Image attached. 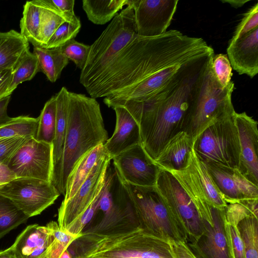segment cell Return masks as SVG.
Segmentation results:
<instances>
[{"mask_svg":"<svg viewBox=\"0 0 258 258\" xmlns=\"http://www.w3.org/2000/svg\"><path fill=\"white\" fill-rule=\"evenodd\" d=\"M108 139L100 107L96 99L69 92L68 121L61 173L64 196L68 177L80 159Z\"/></svg>","mask_w":258,"mask_h":258,"instance_id":"cell-3","label":"cell"},{"mask_svg":"<svg viewBox=\"0 0 258 258\" xmlns=\"http://www.w3.org/2000/svg\"><path fill=\"white\" fill-rule=\"evenodd\" d=\"M74 258H173L168 241L139 226L105 233H82Z\"/></svg>","mask_w":258,"mask_h":258,"instance_id":"cell-4","label":"cell"},{"mask_svg":"<svg viewBox=\"0 0 258 258\" xmlns=\"http://www.w3.org/2000/svg\"><path fill=\"white\" fill-rule=\"evenodd\" d=\"M258 27V3H256L246 13L238 24L230 41H235Z\"/></svg>","mask_w":258,"mask_h":258,"instance_id":"cell-41","label":"cell"},{"mask_svg":"<svg viewBox=\"0 0 258 258\" xmlns=\"http://www.w3.org/2000/svg\"><path fill=\"white\" fill-rule=\"evenodd\" d=\"M41 7L39 42L44 48L51 36L64 22H71L49 5L47 0H37Z\"/></svg>","mask_w":258,"mask_h":258,"instance_id":"cell-30","label":"cell"},{"mask_svg":"<svg viewBox=\"0 0 258 258\" xmlns=\"http://www.w3.org/2000/svg\"><path fill=\"white\" fill-rule=\"evenodd\" d=\"M61 48L69 60L72 61L81 70L83 69L88 57L90 45L79 42L74 39Z\"/></svg>","mask_w":258,"mask_h":258,"instance_id":"cell-38","label":"cell"},{"mask_svg":"<svg viewBox=\"0 0 258 258\" xmlns=\"http://www.w3.org/2000/svg\"><path fill=\"white\" fill-rule=\"evenodd\" d=\"M14 258V257H13Z\"/></svg>","mask_w":258,"mask_h":258,"instance_id":"cell-52","label":"cell"},{"mask_svg":"<svg viewBox=\"0 0 258 258\" xmlns=\"http://www.w3.org/2000/svg\"><path fill=\"white\" fill-rule=\"evenodd\" d=\"M112 109L116 114L115 128L104 144L111 159L141 142L139 125L129 111L122 105Z\"/></svg>","mask_w":258,"mask_h":258,"instance_id":"cell-20","label":"cell"},{"mask_svg":"<svg viewBox=\"0 0 258 258\" xmlns=\"http://www.w3.org/2000/svg\"><path fill=\"white\" fill-rule=\"evenodd\" d=\"M33 53L38 59L40 72L52 83L59 78L63 69L69 63V60L61 47L47 49L34 47Z\"/></svg>","mask_w":258,"mask_h":258,"instance_id":"cell-27","label":"cell"},{"mask_svg":"<svg viewBox=\"0 0 258 258\" xmlns=\"http://www.w3.org/2000/svg\"><path fill=\"white\" fill-rule=\"evenodd\" d=\"M102 188L83 214L69 227L68 231L75 235L82 234L83 229L95 215Z\"/></svg>","mask_w":258,"mask_h":258,"instance_id":"cell-42","label":"cell"},{"mask_svg":"<svg viewBox=\"0 0 258 258\" xmlns=\"http://www.w3.org/2000/svg\"><path fill=\"white\" fill-rule=\"evenodd\" d=\"M212 63L202 92L192 107L186 131L192 139L213 120L235 112L232 103L234 83L231 81L222 88L214 74Z\"/></svg>","mask_w":258,"mask_h":258,"instance_id":"cell-9","label":"cell"},{"mask_svg":"<svg viewBox=\"0 0 258 258\" xmlns=\"http://www.w3.org/2000/svg\"><path fill=\"white\" fill-rule=\"evenodd\" d=\"M39 117L35 137L38 141L52 144L54 140L56 121L55 96H52L44 104Z\"/></svg>","mask_w":258,"mask_h":258,"instance_id":"cell-31","label":"cell"},{"mask_svg":"<svg viewBox=\"0 0 258 258\" xmlns=\"http://www.w3.org/2000/svg\"><path fill=\"white\" fill-rule=\"evenodd\" d=\"M258 200L241 201L227 204L224 210V228L229 258H245L243 242L238 228L246 216H257Z\"/></svg>","mask_w":258,"mask_h":258,"instance_id":"cell-18","label":"cell"},{"mask_svg":"<svg viewBox=\"0 0 258 258\" xmlns=\"http://www.w3.org/2000/svg\"><path fill=\"white\" fill-rule=\"evenodd\" d=\"M212 64L218 83L222 88H226L231 82L232 76V68L227 55L222 53L214 55Z\"/></svg>","mask_w":258,"mask_h":258,"instance_id":"cell-39","label":"cell"},{"mask_svg":"<svg viewBox=\"0 0 258 258\" xmlns=\"http://www.w3.org/2000/svg\"><path fill=\"white\" fill-rule=\"evenodd\" d=\"M224 210L215 208L212 224L202 220L201 235L186 243L197 258H229L224 228Z\"/></svg>","mask_w":258,"mask_h":258,"instance_id":"cell-16","label":"cell"},{"mask_svg":"<svg viewBox=\"0 0 258 258\" xmlns=\"http://www.w3.org/2000/svg\"><path fill=\"white\" fill-rule=\"evenodd\" d=\"M10 99L11 96H8L0 100V124L6 122L11 118L7 114V107Z\"/></svg>","mask_w":258,"mask_h":258,"instance_id":"cell-47","label":"cell"},{"mask_svg":"<svg viewBox=\"0 0 258 258\" xmlns=\"http://www.w3.org/2000/svg\"><path fill=\"white\" fill-rule=\"evenodd\" d=\"M227 52L232 69L239 75L253 78L258 73V27L230 41Z\"/></svg>","mask_w":258,"mask_h":258,"instance_id":"cell-19","label":"cell"},{"mask_svg":"<svg viewBox=\"0 0 258 258\" xmlns=\"http://www.w3.org/2000/svg\"><path fill=\"white\" fill-rule=\"evenodd\" d=\"M188 163L212 206L219 210H224L227 206L225 198L213 181L205 164L196 156L193 148Z\"/></svg>","mask_w":258,"mask_h":258,"instance_id":"cell-26","label":"cell"},{"mask_svg":"<svg viewBox=\"0 0 258 258\" xmlns=\"http://www.w3.org/2000/svg\"><path fill=\"white\" fill-rule=\"evenodd\" d=\"M244 245L245 258H258V219L250 214L238 224Z\"/></svg>","mask_w":258,"mask_h":258,"instance_id":"cell-35","label":"cell"},{"mask_svg":"<svg viewBox=\"0 0 258 258\" xmlns=\"http://www.w3.org/2000/svg\"><path fill=\"white\" fill-rule=\"evenodd\" d=\"M29 218L9 199L0 194V239Z\"/></svg>","mask_w":258,"mask_h":258,"instance_id":"cell-32","label":"cell"},{"mask_svg":"<svg viewBox=\"0 0 258 258\" xmlns=\"http://www.w3.org/2000/svg\"><path fill=\"white\" fill-rule=\"evenodd\" d=\"M13 257V252L11 246L4 250L0 251V258Z\"/></svg>","mask_w":258,"mask_h":258,"instance_id":"cell-49","label":"cell"},{"mask_svg":"<svg viewBox=\"0 0 258 258\" xmlns=\"http://www.w3.org/2000/svg\"><path fill=\"white\" fill-rule=\"evenodd\" d=\"M111 160L109 154L100 159L76 194L68 200L62 202L57 219L60 229L67 230L90 206L103 186Z\"/></svg>","mask_w":258,"mask_h":258,"instance_id":"cell-11","label":"cell"},{"mask_svg":"<svg viewBox=\"0 0 258 258\" xmlns=\"http://www.w3.org/2000/svg\"><path fill=\"white\" fill-rule=\"evenodd\" d=\"M168 242L173 258H197L185 241L169 240Z\"/></svg>","mask_w":258,"mask_h":258,"instance_id":"cell-43","label":"cell"},{"mask_svg":"<svg viewBox=\"0 0 258 258\" xmlns=\"http://www.w3.org/2000/svg\"><path fill=\"white\" fill-rule=\"evenodd\" d=\"M69 92L65 87H62L55 95L56 121L54 138L52 143L53 170L51 183L60 194V178L67 133Z\"/></svg>","mask_w":258,"mask_h":258,"instance_id":"cell-21","label":"cell"},{"mask_svg":"<svg viewBox=\"0 0 258 258\" xmlns=\"http://www.w3.org/2000/svg\"><path fill=\"white\" fill-rule=\"evenodd\" d=\"M136 35L134 10L129 0L127 6L113 18L90 45L88 57L79 79L85 88L102 73L111 60Z\"/></svg>","mask_w":258,"mask_h":258,"instance_id":"cell-5","label":"cell"},{"mask_svg":"<svg viewBox=\"0 0 258 258\" xmlns=\"http://www.w3.org/2000/svg\"><path fill=\"white\" fill-rule=\"evenodd\" d=\"M52 151V144L31 137L17 151L7 166L17 178H33L51 182Z\"/></svg>","mask_w":258,"mask_h":258,"instance_id":"cell-12","label":"cell"},{"mask_svg":"<svg viewBox=\"0 0 258 258\" xmlns=\"http://www.w3.org/2000/svg\"><path fill=\"white\" fill-rule=\"evenodd\" d=\"M221 2L229 4L234 8H239L243 6L245 3L248 2L249 0H221Z\"/></svg>","mask_w":258,"mask_h":258,"instance_id":"cell-48","label":"cell"},{"mask_svg":"<svg viewBox=\"0 0 258 258\" xmlns=\"http://www.w3.org/2000/svg\"><path fill=\"white\" fill-rule=\"evenodd\" d=\"M39 117L20 116L11 117L0 124V138L25 136L35 138Z\"/></svg>","mask_w":258,"mask_h":258,"instance_id":"cell-34","label":"cell"},{"mask_svg":"<svg viewBox=\"0 0 258 258\" xmlns=\"http://www.w3.org/2000/svg\"><path fill=\"white\" fill-rule=\"evenodd\" d=\"M234 113L213 120L193 139V150L206 166L239 169L240 146Z\"/></svg>","mask_w":258,"mask_h":258,"instance_id":"cell-6","label":"cell"},{"mask_svg":"<svg viewBox=\"0 0 258 258\" xmlns=\"http://www.w3.org/2000/svg\"><path fill=\"white\" fill-rule=\"evenodd\" d=\"M155 186L175 221L184 241L197 239L202 233V220L194 204L175 177L160 169Z\"/></svg>","mask_w":258,"mask_h":258,"instance_id":"cell-8","label":"cell"},{"mask_svg":"<svg viewBox=\"0 0 258 258\" xmlns=\"http://www.w3.org/2000/svg\"><path fill=\"white\" fill-rule=\"evenodd\" d=\"M40 71L38 59L29 50L19 60L13 70L8 91V95H11L20 84L31 80Z\"/></svg>","mask_w":258,"mask_h":258,"instance_id":"cell-33","label":"cell"},{"mask_svg":"<svg viewBox=\"0 0 258 258\" xmlns=\"http://www.w3.org/2000/svg\"><path fill=\"white\" fill-rule=\"evenodd\" d=\"M121 180L130 195L141 228L167 241H184L175 221L155 185L140 186Z\"/></svg>","mask_w":258,"mask_h":258,"instance_id":"cell-7","label":"cell"},{"mask_svg":"<svg viewBox=\"0 0 258 258\" xmlns=\"http://www.w3.org/2000/svg\"><path fill=\"white\" fill-rule=\"evenodd\" d=\"M91 258H96V257H91Z\"/></svg>","mask_w":258,"mask_h":258,"instance_id":"cell-51","label":"cell"},{"mask_svg":"<svg viewBox=\"0 0 258 258\" xmlns=\"http://www.w3.org/2000/svg\"><path fill=\"white\" fill-rule=\"evenodd\" d=\"M50 231L52 239L45 258H59L71 244L81 235H75L59 228L57 222L52 221L46 225Z\"/></svg>","mask_w":258,"mask_h":258,"instance_id":"cell-36","label":"cell"},{"mask_svg":"<svg viewBox=\"0 0 258 258\" xmlns=\"http://www.w3.org/2000/svg\"><path fill=\"white\" fill-rule=\"evenodd\" d=\"M193 139L183 131L171 138L154 161L158 167L168 171L185 168L192 149Z\"/></svg>","mask_w":258,"mask_h":258,"instance_id":"cell-23","label":"cell"},{"mask_svg":"<svg viewBox=\"0 0 258 258\" xmlns=\"http://www.w3.org/2000/svg\"><path fill=\"white\" fill-rule=\"evenodd\" d=\"M214 54L189 64L151 99L144 102L128 101L119 105L124 106L138 123L141 144L153 161L171 138L186 131L192 107L202 92Z\"/></svg>","mask_w":258,"mask_h":258,"instance_id":"cell-2","label":"cell"},{"mask_svg":"<svg viewBox=\"0 0 258 258\" xmlns=\"http://www.w3.org/2000/svg\"><path fill=\"white\" fill-rule=\"evenodd\" d=\"M178 0H130L137 34L144 37L160 35L170 25Z\"/></svg>","mask_w":258,"mask_h":258,"instance_id":"cell-13","label":"cell"},{"mask_svg":"<svg viewBox=\"0 0 258 258\" xmlns=\"http://www.w3.org/2000/svg\"><path fill=\"white\" fill-rule=\"evenodd\" d=\"M206 167L227 204L258 200V185L249 180L238 169Z\"/></svg>","mask_w":258,"mask_h":258,"instance_id":"cell-17","label":"cell"},{"mask_svg":"<svg viewBox=\"0 0 258 258\" xmlns=\"http://www.w3.org/2000/svg\"><path fill=\"white\" fill-rule=\"evenodd\" d=\"M54 9L70 20L77 18L74 13V0H47Z\"/></svg>","mask_w":258,"mask_h":258,"instance_id":"cell-44","label":"cell"},{"mask_svg":"<svg viewBox=\"0 0 258 258\" xmlns=\"http://www.w3.org/2000/svg\"><path fill=\"white\" fill-rule=\"evenodd\" d=\"M114 169L124 181L140 186H155L160 169L138 144L114 156Z\"/></svg>","mask_w":258,"mask_h":258,"instance_id":"cell-14","label":"cell"},{"mask_svg":"<svg viewBox=\"0 0 258 258\" xmlns=\"http://www.w3.org/2000/svg\"><path fill=\"white\" fill-rule=\"evenodd\" d=\"M0 194L29 218L40 214L60 195L51 182L26 177L16 178L2 186Z\"/></svg>","mask_w":258,"mask_h":258,"instance_id":"cell-10","label":"cell"},{"mask_svg":"<svg viewBox=\"0 0 258 258\" xmlns=\"http://www.w3.org/2000/svg\"><path fill=\"white\" fill-rule=\"evenodd\" d=\"M129 0H83L82 7L88 19L96 25L112 20Z\"/></svg>","mask_w":258,"mask_h":258,"instance_id":"cell-28","label":"cell"},{"mask_svg":"<svg viewBox=\"0 0 258 258\" xmlns=\"http://www.w3.org/2000/svg\"><path fill=\"white\" fill-rule=\"evenodd\" d=\"M50 231L46 226L32 224L17 236L11 246L14 258H45L52 242Z\"/></svg>","mask_w":258,"mask_h":258,"instance_id":"cell-22","label":"cell"},{"mask_svg":"<svg viewBox=\"0 0 258 258\" xmlns=\"http://www.w3.org/2000/svg\"><path fill=\"white\" fill-rule=\"evenodd\" d=\"M189 38L176 30L157 36L137 35L85 88L91 97H105L142 82L152 93L167 87L195 58Z\"/></svg>","mask_w":258,"mask_h":258,"instance_id":"cell-1","label":"cell"},{"mask_svg":"<svg viewBox=\"0 0 258 258\" xmlns=\"http://www.w3.org/2000/svg\"><path fill=\"white\" fill-rule=\"evenodd\" d=\"M12 69L0 71V100L9 96L8 91L12 79Z\"/></svg>","mask_w":258,"mask_h":258,"instance_id":"cell-45","label":"cell"},{"mask_svg":"<svg viewBox=\"0 0 258 258\" xmlns=\"http://www.w3.org/2000/svg\"><path fill=\"white\" fill-rule=\"evenodd\" d=\"M29 48L28 41L19 32H0V71L13 70Z\"/></svg>","mask_w":258,"mask_h":258,"instance_id":"cell-25","label":"cell"},{"mask_svg":"<svg viewBox=\"0 0 258 258\" xmlns=\"http://www.w3.org/2000/svg\"><path fill=\"white\" fill-rule=\"evenodd\" d=\"M41 10L37 0L26 2L20 22V33L34 47H40L39 33Z\"/></svg>","mask_w":258,"mask_h":258,"instance_id":"cell-29","label":"cell"},{"mask_svg":"<svg viewBox=\"0 0 258 258\" xmlns=\"http://www.w3.org/2000/svg\"><path fill=\"white\" fill-rule=\"evenodd\" d=\"M233 117L240 146L238 169L249 180L258 185L257 122L245 112H235Z\"/></svg>","mask_w":258,"mask_h":258,"instance_id":"cell-15","label":"cell"},{"mask_svg":"<svg viewBox=\"0 0 258 258\" xmlns=\"http://www.w3.org/2000/svg\"><path fill=\"white\" fill-rule=\"evenodd\" d=\"M59 258H74L71 255L68 249L65 250L60 255Z\"/></svg>","mask_w":258,"mask_h":258,"instance_id":"cell-50","label":"cell"},{"mask_svg":"<svg viewBox=\"0 0 258 258\" xmlns=\"http://www.w3.org/2000/svg\"><path fill=\"white\" fill-rule=\"evenodd\" d=\"M81 24L79 18L62 24L51 36L44 48L52 49L61 47L74 39L80 32Z\"/></svg>","mask_w":258,"mask_h":258,"instance_id":"cell-37","label":"cell"},{"mask_svg":"<svg viewBox=\"0 0 258 258\" xmlns=\"http://www.w3.org/2000/svg\"><path fill=\"white\" fill-rule=\"evenodd\" d=\"M30 138L16 136L0 138V163L8 165L15 154Z\"/></svg>","mask_w":258,"mask_h":258,"instance_id":"cell-40","label":"cell"},{"mask_svg":"<svg viewBox=\"0 0 258 258\" xmlns=\"http://www.w3.org/2000/svg\"><path fill=\"white\" fill-rule=\"evenodd\" d=\"M103 144L95 147L85 154L77 162L70 174L63 201L71 198L85 180L93 167L102 158L108 155Z\"/></svg>","mask_w":258,"mask_h":258,"instance_id":"cell-24","label":"cell"},{"mask_svg":"<svg viewBox=\"0 0 258 258\" xmlns=\"http://www.w3.org/2000/svg\"><path fill=\"white\" fill-rule=\"evenodd\" d=\"M16 177L7 165L0 163V187Z\"/></svg>","mask_w":258,"mask_h":258,"instance_id":"cell-46","label":"cell"}]
</instances>
